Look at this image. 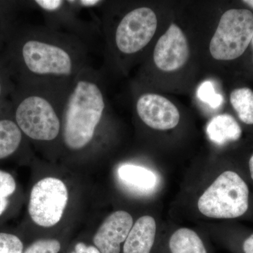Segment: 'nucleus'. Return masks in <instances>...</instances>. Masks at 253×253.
<instances>
[{"instance_id": "1", "label": "nucleus", "mask_w": 253, "mask_h": 253, "mask_svg": "<svg viewBox=\"0 0 253 253\" xmlns=\"http://www.w3.org/2000/svg\"><path fill=\"white\" fill-rule=\"evenodd\" d=\"M21 57L33 84L70 86L88 67L83 43L47 28H38L23 41Z\"/></svg>"}, {"instance_id": "2", "label": "nucleus", "mask_w": 253, "mask_h": 253, "mask_svg": "<svg viewBox=\"0 0 253 253\" xmlns=\"http://www.w3.org/2000/svg\"><path fill=\"white\" fill-rule=\"evenodd\" d=\"M106 110L96 72L88 66L75 78L63 104L61 135L67 149L80 151L90 144Z\"/></svg>"}, {"instance_id": "3", "label": "nucleus", "mask_w": 253, "mask_h": 253, "mask_svg": "<svg viewBox=\"0 0 253 253\" xmlns=\"http://www.w3.org/2000/svg\"><path fill=\"white\" fill-rule=\"evenodd\" d=\"M71 86L33 84L15 110V122L23 134L43 142L57 139L61 133L63 104Z\"/></svg>"}, {"instance_id": "4", "label": "nucleus", "mask_w": 253, "mask_h": 253, "mask_svg": "<svg viewBox=\"0 0 253 253\" xmlns=\"http://www.w3.org/2000/svg\"><path fill=\"white\" fill-rule=\"evenodd\" d=\"M249 207V189L239 174L221 173L206 189L198 202L200 212L217 219H232L244 215Z\"/></svg>"}, {"instance_id": "5", "label": "nucleus", "mask_w": 253, "mask_h": 253, "mask_svg": "<svg viewBox=\"0 0 253 253\" xmlns=\"http://www.w3.org/2000/svg\"><path fill=\"white\" fill-rule=\"evenodd\" d=\"M253 36V14L250 10L232 9L221 16L210 43L214 59L229 61L240 57Z\"/></svg>"}, {"instance_id": "6", "label": "nucleus", "mask_w": 253, "mask_h": 253, "mask_svg": "<svg viewBox=\"0 0 253 253\" xmlns=\"http://www.w3.org/2000/svg\"><path fill=\"white\" fill-rule=\"evenodd\" d=\"M68 201L67 187L62 181L44 178L32 188L28 213L37 225L51 227L61 220Z\"/></svg>"}, {"instance_id": "7", "label": "nucleus", "mask_w": 253, "mask_h": 253, "mask_svg": "<svg viewBox=\"0 0 253 253\" xmlns=\"http://www.w3.org/2000/svg\"><path fill=\"white\" fill-rule=\"evenodd\" d=\"M156 15L148 7H139L125 15L115 34L117 49L125 54L139 52L147 45L157 29Z\"/></svg>"}, {"instance_id": "8", "label": "nucleus", "mask_w": 253, "mask_h": 253, "mask_svg": "<svg viewBox=\"0 0 253 253\" xmlns=\"http://www.w3.org/2000/svg\"><path fill=\"white\" fill-rule=\"evenodd\" d=\"M189 56V47L185 35L179 26L171 24L155 46V64L161 71L172 72L184 66Z\"/></svg>"}, {"instance_id": "9", "label": "nucleus", "mask_w": 253, "mask_h": 253, "mask_svg": "<svg viewBox=\"0 0 253 253\" xmlns=\"http://www.w3.org/2000/svg\"><path fill=\"white\" fill-rule=\"evenodd\" d=\"M136 110L138 116L146 126L158 130L173 129L180 119L177 108L161 95H141L136 102Z\"/></svg>"}, {"instance_id": "10", "label": "nucleus", "mask_w": 253, "mask_h": 253, "mask_svg": "<svg viewBox=\"0 0 253 253\" xmlns=\"http://www.w3.org/2000/svg\"><path fill=\"white\" fill-rule=\"evenodd\" d=\"M133 226L131 214L117 211L105 219L93 239L101 253H120L121 245L126 241Z\"/></svg>"}, {"instance_id": "11", "label": "nucleus", "mask_w": 253, "mask_h": 253, "mask_svg": "<svg viewBox=\"0 0 253 253\" xmlns=\"http://www.w3.org/2000/svg\"><path fill=\"white\" fill-rule=\"evenodd\" d=\"M156 223L151 216H143L131 227L123 246V253H150L154 246Z\"/></svg>"}, {"instance_id": "12", "label": "nucleus", "mask_w": 253, "mask_h": 253, "mask_svg": "<svg viewBox=\"0 0 253 253\" xmlns=\"http://www.w3.org/2000/svg\"><path fill=\"white\" fill-rule=\"evenodd\" d=\"M118 176L123 185L138 194H151L158 186L157 175L148 168L136 165L120 166Z\"/></svg>"}, {"instance_id": "13", "label": "nucleus", "mask_w": 253, "mask_h": 253, "mask_svg": "<svg viewBox=\"0 0 253 253\" xmlns=\"http://www.w3.org/2000/svg\"><path fill=\"white\" fill-rule=\"evenodd\" d=\"M206 131L210 140L217 145L239 140L242 134L239 123L229 114L218 115L212 118L208 123Z\"/></svg>"}, {"instance_id": "14", "label": "nucleus", "mask_w": 253, "mask_h": 253, "mask_svg": "<svg viewBox=\"0 0 253 253\" xmlns=\"http://www.w3.org/2000/svg\"><path fill=\"white\" fill-rule=\"evenodd\" d=\"M23 134L15 121L0 119V161L13 156L19 149Z\"/></svg>"}, {"instance_id": "15", "label": "nucleus", "mask_w": 253, "mask_h": 253, "mask_svg": "<svg viewBox=\"0 0 253 253\" xmlns=\"http://www.w3.org/2000/svg\"><path fill=\"white\" fill-rule=\"evenodd\" d=\"M169 246L172 253H207L199 236L187 228L176 230L169 239Z\"/></svg>"}, {"instance_id": "16", "label": "nucleus", "mask_w": 253, "mask_h": 253, "mask_svg": "<svg viewBox=\"0 0 253 253\" xmlns=\"http://www.w3.org/2000/svg\"><path fill=\"white\" fill-rule=\"evenodd\" d=\"M230 101L240 120L253 125V91L248 87L234 89L231 91Z\"/></svg>"}, {"instance_id": "17", "label": "nucleus", "mask_w": 253, "mask_h": 253, "mask_svg": "<svg viewBox=\"0 0 253 253\" xmlns=\"http://www.w3.org/2000/svg\"><path fill=\"white\" fill-rule=\"evenodd\" d=\"M16 189L17 184L12 174L0 169V218L9 210Z\"/></svg>"}, {"instance_id": "18", "label": "nucleus", "mask_w": 253, "mask_h": 253, "mask_svg": "<svg viewBox=\"0 0 253 253\" xmlns=\"http://www.w3.org/2000/svg\"><path fill=\"white\" fill-rule=\"evenodd\" d=\"M197 96L201 101L209 105L212 109H217L224 101L222 95L216 92L212 82L209 81L201 83L197 89Z\"/></svg>"}, {"instance_id": "19", "label": "nucleus", "mask_w": 253, "mask_h": 253, "mask_svg": "<svg viewBox=\"0 0 253 253\" xmlns=\"http://www.w3.org/2000/svg\"><path fill=\"white\" fill-rule=\"evenodd\" d=\"M0 253H23V244L16 234L0 231Z\"/></svg>"}, {"instance_id": "20", "label": "nucleus", "mask_w": 253, "mask_h": 253, "mask_svg": "<svg viewBox=\"0 0 253 253\" xmlns=\"http://www.w3.org/2000/svg\"><path fill=\"white\" fill-rule=\"evenodd\" d=\"M61 244L57 240L42 239L33 243L23 253H58Z\"/></svg>"}, {"instance_id": "21", "label": "nucleus", "mask_w": 253, "mask_h": 253, "mask_svg": "<svg viewBox=\"0 0 253 253\" xmlns=\"http://www.w3.org/2000/svg\"><path fill=\"white\" fill-rule=\"evenodd\" d=\"M35 2L46 12L55 13L63 9L66 1L61 0H38Z\"/></svg>"}, {"instance_id": "22", "label": "nucleus", "mask_w": 253, "mask_h": 253, "mask_svg": "<svg viewBox=\"0 0 253 253\" xmlns=\"http://www.w3.org/2000/svg\"><path fill=\"white\" fill-rule=\"evenodd\" d=\"M71 253H101L96 246H87L84 243H78L75 247L74 252Z\"/></svg>"}, {"instance_id": "23", "label": "nucleus", "mask_w": 253, "mask_h": 253, "mask_svg": "<svg viewBox=\"0 0 253 253\" xmlns=\"http://www.w3.org/2000/svg\"><path fill=\"white\" fill-rule=\"evenodd\" d=\"M243 249L245 253H253V234L244 241Z\"/></svg>"}, {"instance_id": "24", "label": "nucleus", "mask_w": 253, "mask_h": 253, "mask_svg": "<svg viewBox=\"0 0 253 253\" xmlns=\"http://www.w3.org/2000/svg\"><path fill=\"white\" fill-rule=\"evenodd\" d=\"M101 1H98V0H82V1H78V4L82 5L83 6H94L98 4H99Z\"/></svg>"}, {"instance_id": "25", "label": "nucleus", "mask_w": 253, "mask_h": 253, "mask_svg": "<svg viewBox=\"0 0 253 253\" xmlns=\"http://www.w3.org/2000/svg\"><path fill=\"white\" fill-rule=\"evenodd\" d=\"M249 168L250 172H251V177L253 180V154L251 156V159L249 161Z\"/></svg>"}, {"instance_id": "26", "label": "nucleus", "mask_w": 253, "mask_h": 253, "mask_svg": "<svg viewBox=\"0 0 253 253\" xmlns=\"http://www.w3.org/2000/svg\"><path fill=\"white\" fill-rule=\"evenodd\" d=\"M244 3L249 5L250 6L253 8V0H249V1H244Z\"/></svg>"}, {"instance_id": "27", "label": "nucleus", "mask_w": 253, "mask_h": 253, "mask_svg": "<svg viewBox=\"0 0 253 253\" xmlns=\"http://www.w3.org/2000/svg\"><path fill=\"white\" fill-rule=\"evenodd\" d=\"M1 91H2V86H1V81H0V96H1Z\"/></svg>"}, {"instance_id": "28", "label": "nucleus", "mask_w": 253, "mask_h": 253, "mask_svg": "<svg viewBox=\"0 0 253 253\" xmlns=\"http://www.w3.org/2000/svg\"><path fill=\"white\" fill-rule=\"evenodd\" d=\"M251 44H252V47H253V38H252V41H251Z\"/></svg>"}]
</instances>
